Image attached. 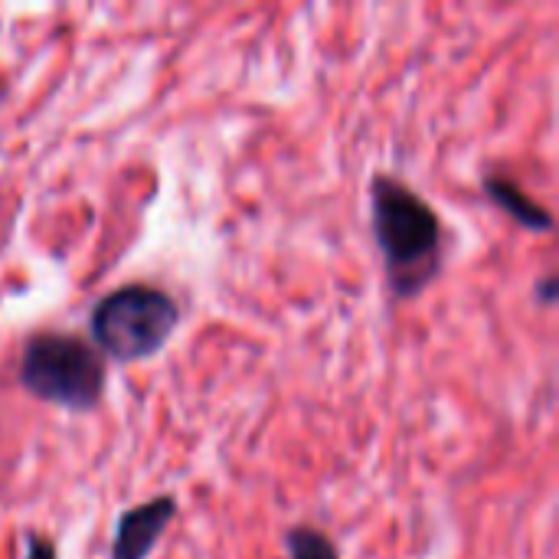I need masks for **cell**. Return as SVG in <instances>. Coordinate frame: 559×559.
I'll list each match as a JSON object with an SVG mask.
<instances>
[{
  "label": "cell",
  "mask_w": 559,
  "mask_h": 559,
  "mask_svg": "<svg viewBox=\"0 0 559 559\" xmlns=\"http://www.w3.org/2000/svg\"><path fill=\"white\" fill-rule=\"evenodd\" d=\"M370 223L396 298H419L442 272L445 229L429 200L390 174L370 180Z\"/></svg>",
  "instance_id": "1"
},
{
  "label": "cell",
  "mask_w": 559,
  "mask_h": 559,
  "mask_svg": "<svg viewBox=\"0 0 559 559\" xmlns=\"http://www.w3.org/2000/svg\"><path fill=\"white\" fill-rule=\"evenodd\" d=\"M16 380L33 400L79 416L102 403L108 373L88 341L62 331H36L23 344Z\"/></svg>",
  "instance_id": "2"
},
{
  "label": "cell",
  "mask_w": 559,
  "mask_h": 559,
  "mask_svg": "<svg viewBox=\"0 0 559 559\" xmlns=\"http://www.w3.org/2000/svg\"><path fill=\"white\" fill-rule=\"evenodd\" d=\"M180 328V305L164 288L131 282L108 292L88 318L92 347L115 364H141L157 357Z\"/></svg>",
  "instance_id": "3"
},
{
  "label": "cell",
  "mask_w": 559,
  "mask_h": 559,
  "mask_svg": "<svg viewBox=\"0 0 559 559\" xmlns=\"http://www.w3.org/2000/svg\"><path fill=\"white\" fill-rule=\"evenodd\" d=\"M177 518V498L174 495H157L144 504L128 508L115 521V537L108 559H147L160 537L167 534L170 521Z\"/></svg>",
  "instance_id": "4"
},
{
  "label": "cell",
  "mask_w": 559,
  "mask_h": 559,
  "mask_svg": "<svg viewBox=\"0 0 559 559\" xmlns=\"http://www.w3.org/2000/svg\"><path fill=\"white\" fill-rule=\"evenodd\" d=\"M485 193L488 200L504 210L518 226L524 229H534V233H550L554 229V216L544 203H537L531 193H524L514 180L508 177H498V174H488L485 177Z\"/></svg>",
  "instance_id": "5"
},
{
  "label": "cell",
  "mask_w": 559,
  "mask_h": 559,
  "mask_svg": "<svg viewBox=\"0 0 559 559\" xmlns=\"http://www.w3.org/2000/svg\"><path fill=\"white\" fill-rule=\"evenodd\" d=\"M285 547H288V559H341L334 540L314 527H292Z\"/></svg>",
  "instance_id": "6"
},
{
  "label": "cell",
  "mask_w": 559,
  "mask_h": 559,
  "mask_svg": "<svg viewBox=\"0 0 559 559\" xmlns=\"http://www.w3.org/2000/svg\"><path fill=\"white\" fill-rule=\"evenodd\" d=\"M26 559H59L56 544L43 534H26Z\"/></svg>",
  "instance_id": "7"
},
{
  "label": "cell",
  "mask_w": 559,
  "mask_h": 559,
  "mask_svg": "<svg viewBox=\"0 0 559 559\" xmlns=\"http://www.w3.org/2000/svg\"><path fill=\"white\" fill-rule=\"evenodd\" d=\"M537 295H540V301H547V305H550V301L557 298V278H554V275H547V278L540 282Z\"/></svg>",
  "instance_id": "8"
}]
</instances>
